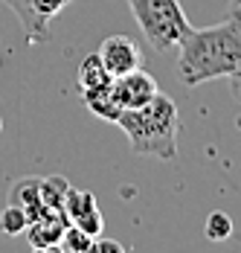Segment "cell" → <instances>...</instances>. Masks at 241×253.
<instances>
[{
    "label": "cell",
    "mask_w": 241,
    "mask_h": 253,
    "mask_svg": "<svg viewBox=\"0 0 241 253\" xmlns=\"http://www.w3.org/2000/svg\"><path fill=\"white\" fill-rule=\"evenodd\" d=\"M241 70V0L230 3L227 18L215 26L189 29L177 44V73L183 84H203Z\"/></svg>",
    "instance_id": "cell-1"
},
{
    "label": "cell",
    "mask_w": 241,
    "mask_h": 253,
    "mask_svg": "<svg viewBox=\"0 0 241 253\" xmlns=\"http://www.w3.org/2000/svg\"><path fill=\"white\" fill-rule=\"evenodd\" d=\"M117 126L125 131L131 149L145 157H157L163 163L177 160V134H180V114L171 96L157 93L151 102L134 111H122Z\"/></svg>",
    "instance_id": "cell-2"
},
{
    "label": "cell",
    "mask_w": 241,
    "mask_h": 253,
    "mask_svg": "<svg viewBox=\"0 0 241 253\" xmlns=\"http://www.w3.org/2000/svg\"><path fill=\"white\" fill-rule=\"evenodd\" d=\"M128 6L137 18V26L148 41V47L160 55L177 50L183 35L192 29L177 0H128Z\"/></svg>",
    "instance_id": "cell-3"
},
{
    "label": "cell",
    "mask_w": 241,
    "mask_h": 253,
    "mask_svg": "<svg viewBox=\"0 0 241 253\" xmlns=\"http://www.w3.org/2000/svg\"><path fill=\"white\" fill-rule=\"evenodd\" d=\"M0 3H6L15 12V18L21 21L29 44H47L52 38L49 24L55 21V15L61 9H67L76 0H0Z\"/></svg>",
    "instance_id": "cell-4"
},
{
    "label": "cell",
    "mask_w": 241,
    "mask_h": 253,
    "mask_svg": "<svg viewBox=\"0 0 241 253\" xmlns=\"http://www.w3.org/2000/svg\"><path fill=\"white\" fill-rule=\"evenodd\" d=\"M160 93L157 87V79L151 73H145L143 67L134 70V73H125V76L111 79V96L120 105L122 111H134V108H143L145 102H151Z\"/></svg>",
    "instance_id": "cell-5"
},
{
    "label": "cell",
    "mask_w": 241,
    "mask_h": 253,
    "mask_svg": "<svg viewBox=\"0 0 241 253\" xmlns=\"http://www.w3.org/2000/svg\"><path fill=\"white\" fill-rule=\"evenodd\" d=\"M61 212H64V218H67V224L81 227L84 233H90L93 239L102 236V230H105V218H102L99 201L90 189H76V186H70Z\"/></svg>",
    "instance_id": "cell-6"
},
{
    "label": "cell",
    "mask_w": 241,
    "mask_h": 253,
    "mask_svg": "<svg viewBox=\"0 0 241 253\" xmlns=\"http://www.w3.org/2000/svg\"><path fill=\"white\" fill-rule=\"evenodd\" d=\"M99 58L105 64V70L111 76H125V73H134L143 67V52L137 47L134 38L128 35H108L102 44H99Z\"/></svg>",
    "instance_id": "cell-7"
},
{
    "label": "cell",
    "mask_w": 241,
    "mask_h": 253,
    "mask_svg": "<svg viewBox=\"0 0 241 253\" xmlns=\"http://www.w3.org/2000/svg\"><path fill=\"white\" fill-rule=\"evenodd\" d=\"M64 227H67L64 212H44L41 218L29 221V227L24 233H26L29 248H35V251H58V242H61Z\"/></svg>",
    "instance_id": "cell-8"
},
{
    "label": "cell",
    "mask_w": 241,
    "mask_h": 253,
    "mask_svg": "<svg viewBox=\"0 0 241 253\" xmlns=\"http://www.w3.org/2000/svg\"><path fill=\"white\" fill-rule=\"evenodd\" d=\"M9 204H18L29 215V221L41 218L47 212V207L41 201V177H18L12 186H9Z\"/></svg>",
    "instance_id": "cell-9"
},
{
    "label": "cell",
    "mask_w": 241,
    "mask_h": 253,
    "mask_svg": "<svg viewBox=\"0 0 241 253\" xmlns=\"http://www.w3.org/2000/svg\"><path fill=\"white\" fill-rule=\"evenodd\" d=\"M81 99L90 108V114L99 120H108V123H117L122 114V108L114 102L111 96V84H102V87H90V90H81Z\"/></svg>",
    "instance_id": "cell-10"
},
{
    "label": "cell",
    "mask_w": 241,
    "mask_h": 253,
    "mask_svg": "<svg viewBox=\"0 0 241 253\" xmlns=\"http://www.w3.org/2000/svg\"><path fill=\"white\" fill-rule=\"evenodd\" d=\"M111 79H114V76L105 70V64H102V58H99V52H90V55L81 61V67H79V87H81V90L111 84Z\"/></svg>",
    "instance_id": "cell-11"
},
{
    "label": "cell",
    "mask_w": 241,
    "mask_h": 253,
    "mask_svg": "<svg viewBox=\"0 0 241 253\" xmlns=\"http://www.w3.org/2000/svg\"><path fill=\"white\" fill-rule=\"evenodd\" d=\"M67 189H70L67 177H61V175L41 177V201L47 207V212H61L64 198H67Z\"/></svg>",
    "instance_id": "cell-12"
},
{
    "label": "cell",
    "mask_w": 241,
    "mask_h": 253,
    "mask_svg": "<svg viewBox=\"0 0 241 253\" xmlns=\"http://www.w3.org/2000/svg\"><path fill=\"white\" fill-rule=\"evenodd\" d=\"M58 251L61 253H90L93 251V236L84 233L76 224H67L61 233V242H58Z\"/></svg>",
    "instance_id": "cell-13"
},
{
    "label": "cell",
    "mask_w": 241,
    "mask_h": 253,
    "mask_svg": "<svg viewBox=\"0 0 241 253\" xmlns=\"http://www.w3.org/2000/svg\"><path fill=\"white\" fill-rule=\"evenodd\" d=\"M26 227H29V215H26L18 204L6 201V207L0 210V233H6V236H21Z\"/></svg>",
    "instance_id": "cell-14"
},
{
    "label": "cell",
    "mask_w": 241,
    "mask_h": 253,
    "mask_svg": "<svg viewBox=\"0 0 241 253\" xmlns=\"http://www.w3.org/2000/svg\"><path fill=\"white\" fill-rule=\"evenodd\" d=\"M203 233H206V239L209 242H224V239H230L233 236V218L227 215V212H209L206 215V224H203Z\"/></svg>",
    "instance_id": "cell-15"
},
{
    "label": "cell",
    "mask_w": 241,
    "mask_h": 253,
    "mask_svg": "<svg viewBox=\"0 0 241 253\" xmlns=\"http://www.w3.org/2000/svg\"><path fill=\"white\" fill-rule=\"evenodd\" d=\"M125 248H122V242H114V239H102V236H96L93 239V251L90 253H122Z\"/></svg>",
    "instance_id": "cell-16"
},
{
    "label": "cell",
    "mask_w": 241,
    "mask_h": 253,
    "mask_svg": "<svg viewBox=\"0 0 241 253\" xmlns=\"http://www.w3.org/2000/svg\"><path fill=\"white\" fill-rule=\"evenodd\" d=\"M230 79V90H233V96L241 102V70L239 73H233V76H227Z\"/></svg>",
    "instance_id": "cell-17"
},
{
    "label": "cell",
    "mask_w": 241,
    "mask_h": 253,
    "mask_svg": "<svg viewBox=\"0 0 241 253\" xmlns=\"http://www.w3.org/2000/svg\"><path fill=\"white\" fill-rule=\"evenodd\" d=\"M0 131H3V120H0Z\"/></svg>",
    "instance_id": "cell-18"
}]
</instances>
